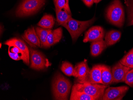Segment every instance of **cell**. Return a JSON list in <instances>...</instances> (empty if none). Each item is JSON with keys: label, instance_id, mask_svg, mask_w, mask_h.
I'll return each mask as SVG.
<instances>
[{"label": "cell", "instance_id": "28", "mask_svg": "<svg viewBox=\"0 0 133 100\" xmlns=\"http://www.w3.org/2000/svg\"><path fill=\"white\" fill-rule=\"evenodd\" d=\"M84 4L88 7H91L94 3V0H82Z\"/></svg>", "mask_w": 133, "mask_h": 100}, {"label": "cell", "instance_id": "10", "mask_svg": "<svg viewBox=\"0 0 133 100\" xmlns=\"http://www.w3.org/2000/svg\"><path fill=\"white\" fill-rule=\"evenodd\" d=\"M6 45H15L18 47L24 53V56L22 61L24 63L29 65L30 64V51L26 45L20 39L15 38L10 39L5 42Z\"/></svg>", "mask_w": 133, "mask_h": 100}, {"label": "cell", "instance_id": "17", "mask_svg": "<svg viewBox=\"0 0 133 100\" xmlns=\"http://www.w3.org/2000/svg\"><path fill=\"white\" fill-rule=\"evenodd\" d=\"M102 84L108 85L113 83V77L111 69L109 66L102 65Z\"/></svg>", "mask_w": 133, "mask_h": 100}, {"label": "cell", "instance_id": "2", "mask_svg": "<svg viewBox=\"0 0 133 100\" xmlns=\"http://www.w3.org/2000/svg\"><path fill=\"white\" fill-rule=\"evenodd\" d=\"M95 17L89 21H81L71 18L63 24L69 32L73 42H75L82 33L91 26L95 21Z\"/></svg>", "mask_w": 133, "mask_h": 100}, {"label": "cell", "instance_id": "4", "mask_svg": "<svg viewBox=\"0 0 133 100\" xmlns=\"http://www.w3.org/2000/svg\"><path fill=\"white\" fill-rule=\"evenodd\" d=\"M108 86L103 84L78 83L74 85L72 89L86 93L94 97L96 100H102Z\"/></svg>", "mask_w": 133, "mask_h": 100}, {"label": "cell", "instance_id": "9", "mask_svg": "<svg viewBox=\"0 0 133 100\" xmlns=\"http://www.w3.org/2000/svg\"><path fill=\"white\" fill-rule=\"evenodd\" d=\"M131 68L123 65L119 62L111 69L113 77V83H118L124 82L125 76Z\"/></svg>", "mask_w": 133, "mask_h": 100}, {"label": "cell", "instance_id": "21", "mask_svg": "<svg viewBox=\"0 0 133 100\" xmlns=\"http://www.w3.org/2000/svg\"><path fill=\"white\" fill-rule=\"evenodd\" d=\"M56 21L59 25H62L71 18V14L64 10H56Z\"/></svg>", "mask_w": 133, "mask_h": 100}, {"label": "cell", "instance_id": "12", "mask_svg": "<svg viewBox=\"0 0 133 100\" xmlns=\"http://www.w3.org/2000/svg\"><path fill=\"white\" fill-rule=\"evenodd\" d=\"M102 65H94L90 71L87 77L83 83H88L91 84H102Z\"/></svg>", "mask_w": 133, "mask_h": 100}, {"label": "cell", "instance_id": "3", "mask_svg": "<svg viewBox=\"0 0 133 100\" xmlns=\"http://www.w3.org/2000/svg\"><path fill=\"white\" fill-rule=\"evenodd\" d=\"M106 16L108 21L113 25L122 27L124 21V8L119 0H114L108 8Z\"/></svg>", "mask_w": 133, "mask_h": 100}, {"label": "cell", "instance_id": "32", "mask_svg": "<svg viewBox=\"0 0 133 100\" xmlns=\"http://www.w3.org/2000/svg\"></svg>", "mask_w": 133, "mask_h": 100}, {"label": "cell", "instance_id": "1", "mask_svg": "<svg viewBox=\"0 0 133 100\" xmlns=\"http://www.w3.org/2000/svg\"><path fill=\"white\" fill-rule=\"evenodd\" d=\"M71 86V83L68 79L60 73L57 74L52 84V91L54 99L68 100Z\"/></svg>", "mask_w": 133, "mask_h": 100}, {"label": "cell", "instance_id": "11", "mask_svg": "<svg viewBox=\"0 0 133 100\" xmlns=\"http://www.w3.org/2000/svg\"><path fill=\"white\" fill-rule=\"evenodd\" d=\"M90 71L87 62L86 60H84L75 65L73 76L77 79L78 83H81L86 79Z\"/></svg>", "mask_w": 133, "mask_h": 100}, {"label": "cell", "instance_id": "31", "mask_svg": "<svg viewBox=\"0 0 133 100\" xmlns=\"http://www.w3.org/2000/svg\"><path fill=\"white\" fill-rule=\"evenodd\" d=\"M56 1V0H54V1Z\"/></svg>", "mask_w": 133, "mask_h": 100}, {"label": "cell", "instance_id": "23", "mask_svg": "<svg viewBox=\"0 0 133 100\" xmlns=\"http://www.w3.org/2000/svg\"><path fill=\"white\" fill-rule=\"evenodd\" d=\"M54 3L56 10L63 9L67 11L69 14H71L69 4V0H56L54 1Z\"/></svg>", "mask_w": 133, "mask_h": 100}, {"label": "cell", "instance_id": "8", "mask_svg": "<svg viewBox=\"0 0 133 100\" xmlns=\"http://www.w3.org/2000/svg\"><path fill=\"white\" fill-rule=\"evenodd\" d=\"M105 32L103 28L95 26L90 28L85 34L83 42L84 43L93 42L103 39Z\"/></svg>", "mask_w": 133, "mask_h": 100}, {"label": "cell", "instance_id": "30", "mask_svg": "<svg viewBox=\"0 0 133 100\" xmlns=\"http://www.w3.org/2000/svg\"><path fill=\"white\" fill-rule=\"evenodd\" d=\"M131 25H133V20L130 22H129L128 24V26H131Z\"/></svg>", "mask_w": 133, "mask_h": 100}, {"label": "cell", "instance_id": "7", "mask_svg": "<svg viewBox=\"0 0 133 100\" xmlns=\"http://www.w3.org/2000/svg\"><path fill=\"white\" fill-rule=\"evenodd\" d=\"M129 89V87L125 86L108 87L105 90L102 100H122Z\"/></svg>", "mask_w": 133, "mask_h": 100}, {"label": "cell", "instance_id": "14", "mask_svg": "<svg viewBox=\"0 0 133 100\" xmlns=\"http://www.w3.org/2000/svg\"><path fill=\"white\" fill-rule=\"evenodd\" d=\"M62 36L63 30L61 27L51 30L47 37V48L59 42Z\"/></svg>", "mask_w": 133, "mask_h": 100}, {"label": "cell", "instance_id": "5", "mask_svg": "<svg viewBox=\"0 0 133 100\" xmlns=\"http://www.w3.org/2000/svg\"><path fill=\"white\" fill-rule=\"evenodd\" d=\"M45 1V0H23L16 9V15L23 17L33 15L44 5Z\"/></svg>", "mask_w": 133, "mask_h": 100}, {"label": "cell", "instance_id": "20", "mask_svg": "<svg viewBox=\"0 0 133 100\" xmlns=\"http://www.w3.org/2000/svg\"><path fill=\"white\" fill-rule=\"evenodd\" d=\"M71 100H96L93 97L83 92L72 90L70 98Z\"/></svg>", "mask_w": 133, "mask_h": 100}, {"label": "cell", "instance_id": "18", "mask_svg": "<svg viewBox=\"0 0 133 100\" xmlns=\"http://www.w3.org/2000/svg\"><path fill=\"white\" fill-rule=\"evenodd\" d=\"M36 32L40 40L41 47L47 48V39L48 35L51 29H46L36 27L35 28Z\"/></svg>", "mask_w": 133, "mask_h": 100}, {"label": "cell", "instance_id": "22", "mask_svg": "<svg viewBox=\"0 0 133 100\" xmlns=\"http://www.w3.org/2000/svg\"><path fill=\"white\" fill-rule=\"evenodd\" d=\"M122 65L133 68V48L119 61Z\"/></svg>", "mask_w": 133, "mask_h": 100}, {"label": "cell", "instance_id": "25", "mask_svg": "<svg viewBox=\"0 0 133 100\" xmlns=\"http://www.w3.org/2000/svg\"><path fill=\"white\" fill-rule=\"evenodd\" d=\"M129 22L133 20V0H125Z\"/></svg>", "mask_w": 133, "mask_h": 100}, {"label": "cell", "instance_id": "27", "mask_svg": "<svg viewBox=\"0 0 133 100\" xmlns=\"http://www.w3.org/2000/svg\"><path fill=\"white\" fill-rule=\"evenodd\" d=\"M8 53H9V56L12 58V59L14 60H16V61L21 60V59L22 60L24 58V55L23 53L15 54L9 51H8Z\"/></svg>", "mask_w": 133, "mask_h": 100}, {"label": "cell", "instance_id": "15", "mask_svg": "<svg viewBox=\"0 0 133 100\" xmlns=\"http://www.w3.org/2000/svg\"><path fill=\"white\" fill-rule=\"evenodd\" d=\"M107 47L106 42L103 39L92 42L90 45L91 54L92 56H98L107 48Z\"/></svg>", "mask_w": 133, "mask_h": 100}, {"label": "cell", "instance_id": "13", "mask_svg": "<svg viewBox=\"0 0 133 100\" xmlns=\"http://www.w3.org/2000/svg\"><path fill=\"white\" fill-rule=\"evenodd\" d=\"M22 37L32 48L41 47L40 40L34 27L26 30L22 35Z\"/></svg>", "mask_w": 133, "mask_h": 100}, {"label": "cell", "instance_id": "19", "mask_svg": "<svg viewBox=\"0 0 133 100\" xmlns=\"http://www.w3.org/2000/svg\"><path fill=\"white\" fill-rule=\"evenodd\" d=\"M55 18L50 15H46L41 18L37 25L42 28L51 29L55 24Z\"/></svg>", "mask_w": 133, "mask_h": 100}, {"label": "cell", "instance_id": "29", "mask_svg": "<svg viewBox=\"0 0 133 100\" xmlns=\"http://www.w3.org/2000/svg\"><path fill=\"white\" fill-rule=\"evenodd\" d=\"M102 0H94V2L95 3H98L101 1Z\"/></svg>", "mask_w": 133, "mask_h": 100}, {"label": "cell", "instance_id": "6", "mask_svg": "<svg viewBox=\"0 0 133 100\" xmlns=\"http://www.w3.org/2000/svg\"><path fill=\"white\" fill-rule=\"evenodd\" d=\"M31 68L37 70L44 69L48 65V61L41 52L29 48Z\"/></svg>", "mask_w": 133, "mask_h": 100}, {"label": "cell", "instance_id": "16", "mask_svg": "<svg viewBox=\"0 0 133 100\" xmlns=\"http://www.w3.org/2000/svg\"><path fill=\"white\" fill-rule=\"evenodd\" d=\"M121 36V33L118 30H112L106 33L105 41L107 47L113 45L117 43Z\"/></svg>", "mask_w": 133, "mask_h": 100}, {"label": "cell", "instance_id": "26", "mask_svg": "<svg viewBox=\"0 0 133 100\" xmlns=\"http://www.w3.org/2000/svg\"><path fill=\"white\" fill-rule=\"evenodd\" d=\"M124 82L131 87H133V68L128 72L125 76Z\"/></svg>", "mask_w": 133, "mask_h": 100}, {"label": "cell", "instance_id": "24", "mask_svg": "<svg viewBox=\"0 0 133 100\" xmlns=\"http://www.w3.org/2000/svg\"><path fill=\"white\" fill-rule=\"evenodd\" d=\"M62 71L65 75L68 76L74 75V68L70 63L68 62H65L63 63L61 67Z\"/></svg>", "mask_w": 133, "mask_h": 100}]
</instances>
